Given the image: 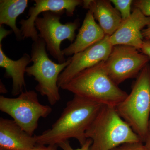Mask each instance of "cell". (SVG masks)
<instances>
[{
	"instance_id": "obj_1",
	"label": "cell",
	"mask_w": 150,
	"mask_h": 150,
	"mask_svg": "<svg viewBox=\"0 0 150 150\" xmlns=\"http://www.w3.org/2000/svg\"><path fill=\"white\" fill-rule=\"evenodd\" d=\"M103 105L74 95L67 103L59 118L50 129L34 136L37 145H58L71 138L81 146L87 140L86 132L96 118Z\"/></svg>"
},
{
	"instance_id": "obj_2",
	"label": "cell",
	"mask_w": 150,
	"mask_h": 150,
	"mask_svg": "<svg viewBox=\"0 0 150 150\" xmlns=\"http://www.w3.org/2000/svg\"><path fill=\"white\" fill-rule=\"evenodd\" d=\"M61 88L77 96L115 108L128 95L109 76L105 62L81 72Z\"/></svg>"
},
{
	"instance_id": "obj_3",
	"label": "cell",
	"mask_w": 150,
	"mask_h": 150,
	"mask_svg": "<svg viewBox=\"0 0 150 150\" xmlns=\"http://www.w3.org/2000/svg\"><path fill=\"white\" fill-rule=\"evenodd\" d=\"M86 136L92 142L89 150H112L124 144L143 142L116 108L108 105H103Z\"/></svg>"
},
{
	"instance_id": "obj_4",
	"label": "cell",
	"mask_w": 150,
	"mask_h": 150,
	"mask_svg": "<svg viewBox=\"0 0 150 150\" xmlns=\"http://www.w3.org/2000/svg\"><path fill=\"white\" fill-rule=\"evenodd\" d=\"M118 114L144 142L149 134L150 65L137 76L131 92L116 108Z\"/></svg>"
},
{
	"instance_id": "obj_5",
	"label": "cell",
	"mask_w": 150,
	"mask_h": 150,
	"mask_svg": "<svg viewBox=\"0 0 150 150\" xmlns=\"http://www.w3.org/2000/svg\"><path fill=\"white\" fill-rule=\"evenodd\" d=\"M30 56L33 64L27 67L25 73L37 82L36 90L46 97L49 103L54 105L61 99L58 84L59 76L69 64L71 57L62 64L53 62L46 52V43L39 37L33 41Z\"/></svg>"
},
{
	"instance_id": "obj_6",
	"label": "cell",
	"mask_w": 150,
	"mask_h": 150,
	"mask_svg": "<svg viewBox=\"0 0 150 150\" xmlns=\"http://www.w3.org/2000/svg\"><path fill=\"white\" fill-rule=\"evenodd\" d=\"M0 110L10 115L23 131L33 136L41 118H46L52 108L39 102L33 90L22 92L15 98L0 96Z\"/></svg>"
},
{
	"instance_id": "obj_7",
	"label": "cell",
	"mask_w": 150,
	"mask_h": 150,
	"mask_svg": "<svg viewBox=\"0 0 150 150\" xmlns=\"http://www.w3.org/2000/svg\"><path fill=\"white\" fill-rule=\"evenodd\" d=\"M64 13L44 11L42 13L43 16L38 18L35 22V27L39 32L38 36L44 40L47 51L59 64L64 63L67 60L61 49V43L65 40L74 42L76 30L80 25L79 19L62 23L60 19Z\"/></svg>"
},
{
	"instance_id": "obj_8",
	"label": "cell",
	"mask_w": 150,
	"mask_h": 150,
	"mask_svg": "<svg viewBox=\"0 0 150 150\" xmlns=\"http://www.w3.org/2000/svg\"><path fill=\"white\" fill-rule=\"evenodd\" d=\"M150 59L139 53L137 48L126 45L113 46L111 53L105 62L110 79L117 85L138 76L149 64Z\"/></svg>"
},
{
	"instance_id": "obj_9",
	"label": "cell",
	"mask_w": 150,
	"mask_h": 150,
	"mask_svg": "<svg viewBox=\"0 0 150 150\" xmlns=\"http://www.w3.org/2000/svg\"><path fill=\"white\" fill-rule=\"evenodd\" d=\"M113 46L109 40V36L105 35L103 40L84 51L71 57L69 64L59 76L58 86L61 88L77 75L84 70L105 62L111 53Z\"/></svg>"
},
{
	"instance_id": "obj_10",
	"label": "cell",
	"mask_w": 150,
	"mask_h": 150,
	"mask_svg": "<svg viewBox=\"0 0 150 150\" xmlns=\"http://www.w3.org/2000/svg\"><path fill=\"white\" fill-rule=\"evenodd\" d=\"M34 6L28 11L29 17L22 19L19 22L21 30L23 39L30 38L33 41L39 38L35 22L38 15L46 11L63 12H66L69 16H73L77 7L82 5L83 1L81 0H35Z\"/></svg>"
},
{
	"instance_id": "obj_11",
	"label": "cell",
	"mask_w": 150,
	"mask_h": 150,
	"mask_svg": "<svg viewBox=\"0 0 150 150\" xmlns=\"http://www.w3.org/2000/svg\"><path fill=\"white\" fill-rule=\"evenodd\" d=\"M149 25L150 17L135 8L131 16L122 20L117 30L109 36L110 43L112 46L126 45L141 49L144 40L142 30Z\"/></svg>"
},
{
	"instance_id": "obj_12",
	"label": "cell",
	"mask_w": 150,
	"mask_h": 150,
	"mask_svg": "<svg viewBox=\"0 0 150 150\" xmlns=\"http://www.w3.org/2000/svg\"><path fill=\"white\" fill-rule=\"evenodd\" d=\"M37 145L35 137L30 136L13 120L0 119V149L32 150Z\"/></svg>"
},
{
	"instance_id": "obj_13",
	"label": "cell",
	"mask_w": 150,
	"mask_h": 150,
	"mask_svg": "<svg viewBox=\"0 0 150 150\" xmlns=\"http://www.w3.org/2000/svg\"><path fill=\"white\" fill-rule=\"evenodd\" d=\"M103 30L96 22L93 14L88 10L74 41L62 50L65 56H73L103 40L105 36Z\"/></svg>"
},
{
	"instance_id": "obj_14",
	"label": "cell",
	"mask_w": 150,
	"mask_h": 150,
	"mask_svg": "<svg viewBox=\"0 0 150 150\" xmlns=\"http://www.w3.org/2000/svg\"><path fill=\"white\" fill-rule=\"evenodd\" d=\"M108 0H84L83 8L91 11L94 17L106 35L110 36L115 33L122 21L118 11Z\"/></svg>"
},
{
	"instance_id": "obj_15",
	"label": "cell",
	"mask_w": 150,
	"mask_h": 150,
	"mask_svg": "<svg viewBox=\"0 0 150 150\" xmlns=\"http://www.w3.org/2000/svg\"><path fill=\"white\" fill-rule=\"evenodd\" d=\"M31 62L30 55L26 53L18 60L11 59L3 51L2 44L0 43V67L5 70V77L12 80L13 95H19L26 88L25 74L28 65Z\"/></svg>"
},
{
	"instance_id": "obj_16",
	"label": "cell",
	"mask_w": 150,
	"mask_h": 150,
	"mask_svg": "<svg viewBox=\"0 0 150 150\" xmlns=\"http://www.w3.org/2000/svg\"><path fill=\"white\" fill-rule=\"evenodd\" d=\"M28 0H1L0 26L6 25L11 28L18 40H23L21 30L16 25V19L27 7Z\"/></svg>"
},
{
	"instance_id": "obj_17",
	"label": "cell",
	"mask_w": 150,
	"mask_h": 150,
	"mask_svg": "<svg viewBox=\"0 0 150 150\" xmlns=\"http://www.w3.org/2000/svg\"><path fill=\"white\" fill-rule=\"evenodd\" d=\"M115 8L121 15L122 20L126 19L131 16L132 0H110Z\"/></svg>"
},
{
	"instance_id": "obj_18",
	"label": "cell",
	"mask_w": 150,
	"mask_h": 150,
	"mask_svg": "<svg viewBox=\"0 0 150 150\" xmlns=\"http://www.w3.org/2000/svg\"><path fill=\"white\" fill-rule=\"evenodd\" d=\"M136 8L139 9L146 16L150 17V0H137L133 2Z\"/></svg>"
},
{
	"instance_id": "obj_19",
	"label": "cell",
	"mask_w": 150,
	"mask_h": 150,
	"mask_svg": "<svg viewBox=\"0 0 150 150\" xmlns=\"http://www.w3.org/2000/svg\"><path fill=\"white\" fill-rule=\"evenodd\" d=\"M112 150H148L143 142L124 144Z\"/></svg>"
},
{
	"instance_id": "obj_20",
	"label": "cell",
	"mask_w": 150,
	"mask_h": 150,
	"mask_svg": "<svg viewBox=\"0 0 150 150\" xmlns=\"http://www.w3.org/2000/svg\"><path fill=\"white\" fill-rule=\"evenodd\" d=\"M92 143V142L91 139H87L86 143L81 146V148L77 149H73L68 141L62 142L59 144L58 146L63 150H89Z\"/></svg>"
},
{
	"instance_id": "obj_21",
	"label": "cell",
	"mask_w": 150,
	"mask_h": 150,
	"mask_svg": "<svg viewBox=\"0 0 150 150\" xmlns=\"http://www.w3.org/2000/svg\"><path fill=\"white\" fill-rule=\"evenodd\" d=\"M141 50L142 54L147 56L150 59V40H144Z\"/></svg>"
},
{
	"instance_id": "obj_22",
	"label": "cell",
	"mask_w": 150,
	"mask_h": 150,
	"mask_svg": "<svg viewBox=\"0 0 150 150\" xmlns=\"http://www.w3.org/2000/svg\"><path fill=\"white\" fill-rule=\"evenodd\" d=\"M56 145H37L32 150H57Z\"/></svg>"
},
{
	"instance_id": "obj_23",
	"label": "cell",
	"mask_w": 150,
	"mask_h": 150,
	"mask_svg": "<svg viewBox=\"0 0 150 150\" xmlns=\"http://www.w3.org/2000/svg\"><path fill=\"white\" fill-rule=\"evenodd\" d=\"M142 35L145 40H150V25L142 30Z\"/></svg>"
},
{
	"instance_id": "obj_24",
	"label": "cell",
	"mask_w": 150,
	"mask_h": 150,
	"mask_svg": "<svg viewBox=\"0 0 150 150\" xmlns=\"http://www.w3.org/2000/svg\"><path fill=\"white\" fill-rule=\"evenodd\" d=\"M1 28V35H0V43H1L2 40L7 35H9L11 33L10 30H7L5 29L2 26H0Z\"/></svg>"
},
{
	"instance_id": "obj_25",
	"label": "cell",
	"mask_w": 150,
	"mask_h": 150,
	"mask_svg": "<svg viewBox=\"0 0 150 150\" xmlns=\"http://www.w3.org/2000/svg\"><path fill=\"white\" fill-rule=\"evenodd\" d=\"M144 142L145 143V147L148 150H150V133L148 134L147 137Z\"/></svg>"
},
{
	"instance_id": "obj_26",
	"label": "cell",
	"mask_w": 150,
	"mask_h": 150,
	"mask_svg": "<svg viewBox=\"0 0 150 150\" xmlns=\"http://www.w3.org/2000/svg\"><path fill=\"white\" fill-rule=\"evenodd\" d=\"M4 85L1 82V87H2V88H1V90L2 89V91L1 92V93H6V89L5 88V87H4Z\"/></svg>"
},
{
	"instance_id": "obj_27",
	"label": "cell",
	"mask_w": 150,
	"mask_h": 150,
	"mask_svg": "<svg viewBox=\"0 0 150 150\" xmlns=\"http://www.w3.org/2000/svg\"><path fill=\"white\" fill-rule=\"evenodd\" d=\"M149 133H150V117L149 121Z\"/></svg>"
},
{
	"instance_id": "obj_28",
	"label": "cell",
	"mask_w": 150,
	"mask_h": 150,
	"mask_svg": "<svg viewBox=\"0 0 150 150\" xmlns=\"http://www.w3.org/2000/svg\"><path fill=\"white\" fill-rule=\"evenodd\" d=\"M0 150H8L3 149H0Z\"/></svg>"
}]
</instances>
